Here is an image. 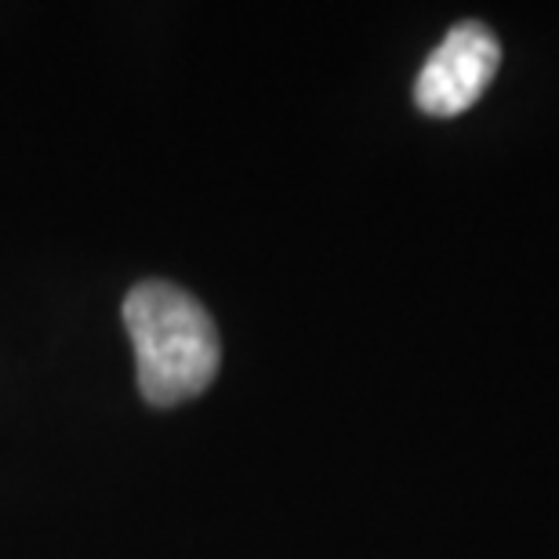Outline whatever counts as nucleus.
Returning a JSON list of instances; mask_svg holds the SVG:
<instances>
[{"label": "nucleus", "instance_id": "nucleus-2", "mask_svg": "<svg viewBox=\"0 0 559 559\" xmlns=\"http://www.w3.org/2000/svg\"><path fill=\"white\" fill-rule=\"evenodd\" d=\"M501 66V44L484 22H457L421 66L415 103L429 117H457L487 92Z\"/></svg>", "mask_w": 559, "mask_h": 559}, {"label": "nucleus", "instance_id": "nucleus-1", "mask_svg": "<svg viewBox=\"0 0 559 559\" xmlns=\"http://www.w3.org/2000/svg\"><path fill=\"white\" fill-rule=\"evenodd\" d=\"M124 328L135 345L139 389L150 404H186L215 382L218 328L189 290L167 280H142L124 298Z\"/></svg>", "mask_w": 559, "mask_h": 559}]
</instances>
